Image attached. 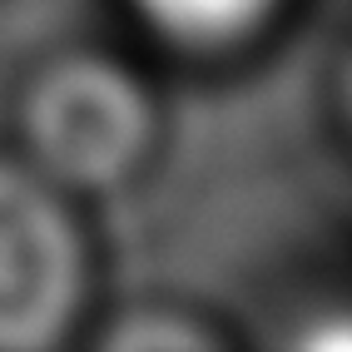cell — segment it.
Wrapping results in <instances>:
<instances>
[{"label": "cell", "instance_id": "1", "mask_svg": "<svg viewBox=\"0 0 352 352\" xmlns=\"http://www.w3.org/2000/svg\"><path fill=\"white\" fill-rule=\"evenodd\" d=\"M25 164L65 194H109L129 184L159 139V104L144 80L109 55L45 60L20 95Z\"/></svg>", "mask_w": 352, "mask_h": 352}, {"label": "cell", "instance_id": "2", "mask_svg": "<svg viewBox=\"0 0 352 352\" xmlns=\"http://www.w3.org/2000/svg\"><path fill=\"white\" fill-rule=\"evenodd\" d=\"M89 283L95 268L75 194L25 159H0V352L69 342Z\"/></svg>", "mask_w": 352, "mask_h": 352}, {"label": "cell", "instance_id": "3", "mask_svg": "<svg viewBox=\"0 0 352 352\" xmlns=\"http://www.w3.org/2000/svg\"><path fill=\"white\" fill-rule=\"evenodd\" d=\"M283 0H134L144 25L184 55H228L263 35Z\"/></svg>", "mask_w": 352, "mask_h": 352}, {"label": "cell", "instance_id": "4", "mask_svg": "<svg viewBox=\"0 0 352 352\" xmlns=\"http://www.w3.org/2000/svg\"><path fill=\"white\" fill-rule=\"evenodd\" d=\"M109 347H199V342H219V333H208L204 322L184 318V313H134L129 322H114L104 333Z\"/></svg>", "mask_w": 352, "mask_h": 352}]
</instances>
